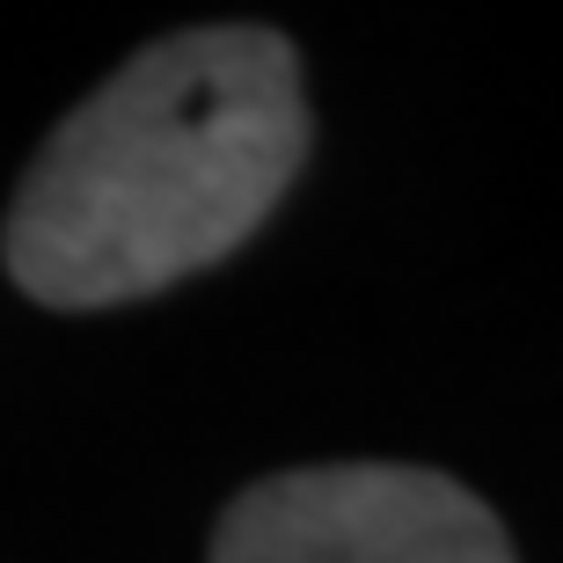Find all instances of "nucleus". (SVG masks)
Here are the masks:
<instances>
[{"mask_svg": "<svg viewBox=\"0 0 563 563\" xmlns=\"http://www.w3.org/2000/svg\"><path fill=\"white\" fill-rule=\"evenodd\" d=\"M314 118L278 30L212 22L132 52L22 176L0 256L37 308L88 314L212 272L308 162Z\"/></svg>", "mask_w": 563, "mask_h": 563, "instance_id": "nucleus-1", "label": "nucleus"}, {"mask_svg": "<svg viewBox=\"0 0 563 563\" xmlns=\"http://www.w3.org/2000/svg\"><path fill=\"white\" fill-rule=\"evenodd\" d=\"M212 563H520L468 483L410 461H330L250 483L212 527Z\"/></svg>", "mask_w": 563, "mask_h": 563, "instance_id": "nucleus-2", "label": "nucleus"}]
</instances>
